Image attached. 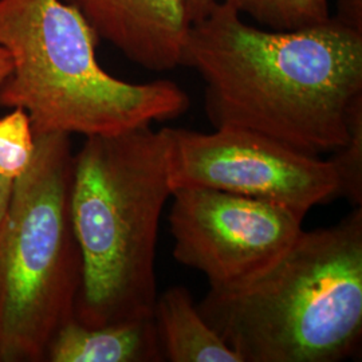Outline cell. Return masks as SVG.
Instances as JSON below:
<instances>
[{"label": "cell", "instance_id": "cell-12", "mask_svg": "<svg viewBox=\"0 0 362 362\" xmlns=\"http://www.w3.org/2000/svg\"><path fill=\"white\" fill-rule=\"evenodd\" d=\"M35 152V134L23 109H11L0 117V175L18 180L28 168Z\"/></svg>", "mask_w": 362, "mask_h": 362}, {"label": "cell", "instance_id": "cell-16", "mask_svg": "<svg viewBox=\"0 0 362 362\" xmlns=\"http://www.w3.org/2000/svg\"><path fill=\"white\" fill-rule=\"evenodd\" d=\"M13 181L6 179L4 176L0 175V220L3 218L7 206H8V202L11 199V194H13Z\"/></svg>", "mask_w": 362, "mask_h": 362}, {"label": "cell", "instance_id": "cell-11", "mask_svg": "<svg viewBox=\"0 0 362 362\" xmlns=\"http://www.w3.org/2000/svg\"><path fill=\"white\" fill-rule=\"evenodd\" d=\"M270 30H297L327 21L330 0H216Z\"/></svg>", "mask_w": 362, "mask_h": 362}, {"label": "cell", "instance_id": "cell-7", "mask_svg": "<svg viewBox=\"0 0 362 362\" xmlns=\"http://www.w3.org/2000/svg\"><path fill=\"white\" fill-rule=\"evenodd\" d=\"M172 197L173 257L204 274L211 288L252 279L303 231L306 214L267 200L203 187L176 188Z\"/></svg>", "mask_w": 362, "mask_h": 362}, {"label": "cell", "instance_id": "cell-3", "mask_svg": "<svg viewBox=\"0 0 362 362\" xmlns=\"http://www.w3.org/2000/svg\"><path fill=\"white\" fill-rule=\"evenodd\" d=\"M169 197L164 128L85 137L71 187L82 255L77 321L98 326L153 317L157 233Z\"/></svg>", "mask_w": 362, "mask_h": 362}, {"label": "cell", "instance_id": "cell-2", "mask_svg": "<svg viewBox=\"0 0 362 362\" xmlns=\"http://www.w3.org/2000/svg\"><path fill=\"white\" fill-rule=\"evenodd\" d=\"M197 309L242 362H338L362 334V208L302 231L272 266Z\"/></svg>", "mask_w": 362, "mask_h": 362}, {"label": "cell", "instance_id": "cell-5", "mask_svg": "<svg viewBox=\"0 0 362 362\" xmlns=\"http://www.w3.org/2000/svg\"><path fill=\"white\" fill-rule=\"evenodd\" d=\"M74 152L65 133L35 134L0 220V362H42L74 318L82 255L71 216Z\"/></svg>", "mask_w": 362, "mask_h": 362}, {"label": "cell", "instance_id": "cell-4", "mask_svg": "<svg viewBox=\"0 0 362 362\" xmlns=\"http://www.w3.org/2000/svg\"><path fill=\"white\" fill-rule=\"evenodd\" d=\"M98 35L62 0H0V46L13 61L0 106L23 109L34 134L109 136L173 119L189 107L176 83H130L97 61Z\"/></svg>", "mask_w": 362, "mask_h": 362}, {"label": "cell", "instance_id": "cell-8", "mask_svg": "<svg viewBox=\"0 0 362 362\" xmlns=\"http://www.w3.org/2000/svg\"><path fill=\"white\" fill-rule=\"evenodd\" d=\"M77 8L98 38L152 71L181 65L191 23L184 0H62Z\"/></svg>", "mask_w": 362, "mask_h": 362}, {"label": "cell", "instance_id": "cell-10", "mask_svg": "<svg viewBox=\"0 0 362 362\" xmlns=\"http://www.w3.org/2000/svg\"><path fill=\"white\" fill-rule=\"evenodd\" d=\"M164 361L242 362L197 309L188 288L170 287L153 309Z\"/></svg>", "mask_w": 362, "mask_h": 362}, {"label": "cell", "instance_id": "cell-17", "mask_svg": "<svg viewBox=\"0 0 362 362\" xmlns=\"http://www.w3.org/2000/svg\"><path fill=\"white\" fill-rule=\"evenodd\" d=\"M13 69V61L8 52L0 46V85L10 76Z\"/></svg>", "mask_w": 362, "mask_h": 362}, {"label": "cell", "instance_id": "cell-6", "mask_svg": "<svg viewBox=\"0 0 362 362\" xmlns=\"http://www.w3.org/2000/svg\"><path fill=\"white\" fill-rule=\"evenodd\" d=\"M172 192L203 187L267 200L308 214L338 199L330 160L306 155L264 134L242 128L202 133L164 128Z\"/></svg>", "mask_w": 362, "mask_h": 362}, {"label": "cell", "instance_id": "cell-1", "mask_svg": "<svg viewBox=\"0 0 362 362\" xmlns=\"http://www.w3.org/2000/svg\"><path fill=\"white\" fill-rule=\"evenodd\" d=\"M242 16L218 1L185 40L181 65L203 78L214 128L252 130L306 155L342 146L362 101V31L336 16L297 30Z\"/></svg>", "mask_w": 362, "mask_h": 362}, {"label": "cell", "instance_id": "cell-14", "mask_svg": "<svg viewBox=\"0 0 362 362\" xmlns=\"http://www.w3.org/2000/svg\"><path fill=\"white\" fill-rule=\"evenodd\" d=\"M338 21L362 31V0H336Z\"/></svg>", "mask_w": 362, "mask_h": 362}, {"label": "cell", "instance_id": "cell-9", "mask_svg": "<svg viewBox=\"0 0 362 362\" xmlns=\"http://www.w3.org/2000/svg\"><path fill=\"white\" fill-rule=\"evenodd\" d=\"M45 361L158 362L164 357L153 317L98 326L73 318L52 337Z\"/></svg>", "mask_w": 362, "mask_h": 362}, {"label": "cell", "instance_id": "cell-13", "mask_svg": "<svg viewBox=\"0 0 362 362\" xmlns=\"http://www.w3.org/2000/svg\"><path fill=\"white\" fill-rule=\"evenodd\" d=\"M329 158L338 176V194L354 206L362 203V101L354 106L349 121V139Z\"/></svg>", "mask_w": 362, "mask_h": 362}, {"label": "cell", "instance_id": "cell-15", "mask_svg": "<svg viewBox=\"0 0 362 362\" xmlns=\"http://www.w3.org/2000/svg\"><path fill=\"white\" fill-rule=\"evenodd\" d=\"M216 3V0H184L185 13L189 23L194 25L203 18H206Z\"/></svg>", "mask_w": 362, "mask_h": 362}]
</instances>
